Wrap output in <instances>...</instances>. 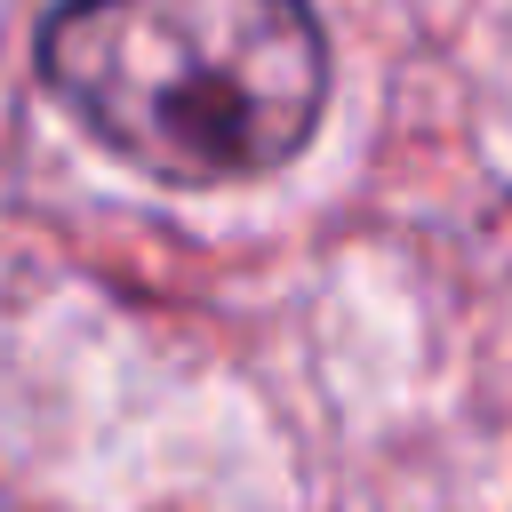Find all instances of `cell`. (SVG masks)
<instances>
[{"instance_id": "6da1fadb", "label": "cell", "mask_w": 512, "mask_h": 512, "mask_svg": "<svg viewBox=\"0 0 512 512\" xmlns=\"http://www.w3.org/2000/svg\"><path fill=\"white\" fill-rule=\"evenodd\" d=\"M40 72L112 152L168 184L280 168L328 96L304 0H72L40 32Z\"/></svg>"}]
</instances>
